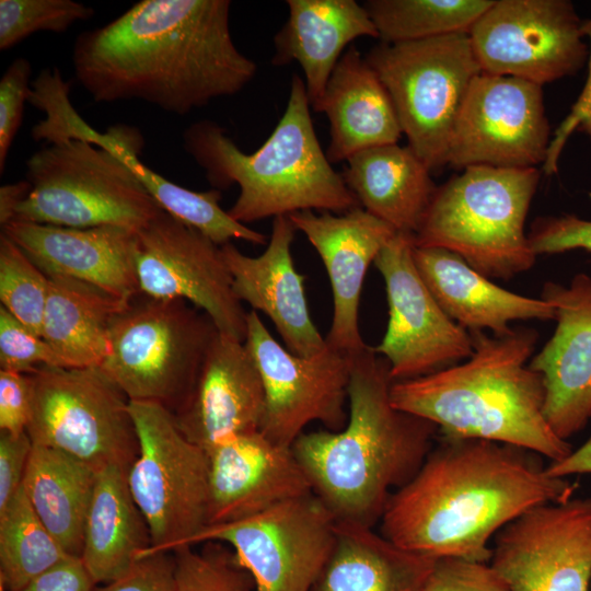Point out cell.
<instances>
[{"label":"cell","mask_w":591,"mask_h":591,"mask_svg":"<svg viewBox=\"0 0 591 591\" xmlns=\"http://www.w3.org/2000/svg\"><path fill=\"white\" fill-rule=\"evenodd\" d=\"M229 0H141L82 32L76 79L97 103L142 101L176 115L241 92L257 65L230 31Z\"/></svg>","instance_id":"obj_1"},{"label":"cell","mask_w":591,"mask_h":591,"mask_svg":"<svg viewBox=\"0 0 591 591\" xmlns=\"http://www.w3.org/2000/svg\"><path fill=\"white\" fill-rule=\"evenodd\" d=\"M573 490L526 449L440 436L416 474L390 496L380 533L432 559L487 563L493 535L533 507L570 499Z\"/></svg>","instance_id":"obj_2"},{"label":"cell","mask_w":591,"mask_h":591,"mask_svg":"<svg viewBox=\"0 0 591 591\" xmlns=\"http://www.w3.org/2000/svg\"><path fill=\"white\" fill-rule=\"evenodd\" d=\"M387 361L373 347L351 357L348 419L291 445L313 494L337 521L374 526L390 496L419 470L438 428L391 402Z\"/></svg>","instance_id":"obj_3"},{"label":"cell","mask_w":591,"mask_h":591,"mask_svg":"<svg viewBox=\"0 0 591 591\" xmlns=\"http://www.w3.org/2000/svg\"><path fill=\"white\" fill-rule=\"evenodd\" d=\"M470 334L473 352L463 363L393 382L392 404L432 422L443 437L511 444L551 462L569 455L570 443L545 418L543 378L529 366L536 331L512 326L502 335Z\"/></svg>","instance_id":"obj_4"},{"label":"cell","mask_w":591,"mask_h":591,"mask_svg":"<svg viewBox=\"0 0 591 591\" xmlns=\"http://www.w3.org/2000/svg\"><path fill=\"white\" fill-rule=\"evenodd\" d=\"M304 80L293 74L287 106L265 142L246 153L219 124L204 119L183 132L186 152L216 189L239 186L228 210L246 224L302 210L344 213L358 207L317 140Z\"/></svg>","instance_id":"obj_5"},{"label":"cell","mask_w":591,"mask_h":591,"mask_svg":"<svg viewBox=\"0 0 591 591\" xmlns=\"http://www.w3.org/2000/svg\"><path fill=\"white\" fill-rule=\"evenodd\" d=\"M541 173L536 167L473 165L437 187L414 234L418 247H441L489 279L508 280L533 267L524 231Z\"/></svg>","instance_id":"obj_6"},{"label":"cell","mask_w":591,"mask_h":591,"mask_svg":"<svg viewBox=\"0 0 591 591\" xmlns=\"http://www.w3.org/2000/svg\"><path fill=\"white\" fill-rule=\"evenodd\" d=\"M25 165L31 188L11 221L138 232L163 211L118 154L89 141L49 143Z\"/></svg>","instance_id":"obj_7"},{"label":"cell","mask_w":591,"mask_h":591,"mask_svg":"<svg viewBox=\"0 0 591 591\" xmlns=\"http://www.w3.org/2000/svg\"><path fill=\"white\" fill-rule=\"evenodd\" d=\"M218 332L187 301L140 292L114 316L100 368L129 401L155 402L174 413L190 394Z\"/></svg>","instance_id":"obj_8"},{"label":"cell","mask_w":591,"mask_h":591,"mask_svg":"<svg viewBox=\"0 0 591 591\" xmlns=\"http://www.w3.org/2000/svg\"><path fill=\"white\" fill-rule=\"evenodd\" d=\"M366 59L391 96L407 146L430 171L448 164L456 117L482 73L468 33L382 42Z\"/></svg>","instance_id":"obj_9"},{"label":"cell","mask_w":591,"mask_h":591,"mask_svg":"<svg viewBox=\"0 0 591 591\" xmlns=\"http://www.w3.org/2000/svg\"><path fill=\"white\" fill-rule=\"evenodd\" d=\"M33 444L65 452L101 471H129L139 441L129 399L101 370L39 367L27 373Z\"/></svg>","instance_id":"obj_10"},{"label":"cell","mask_w":591,"mask_h":591,"mask_svg":"<svg viewBox=\"0 0 591 591\" xmlns=\"http://www.w3.org/2000/svg\"><path fill=\"white\" fill-rule=\"evenodd\" d=\"M129 410L139 452L127 482L151 535L142 556L172 552L189 545L207 525V452L181 432L162 404L129 401Z\"/></svg>","instance_id":"obj_11"},{"label":"cell","mask_w":591,"mask_h":591,"mask_svg":"<svg viewBox=\"0 0 591 591\" xmlns=\"http://www.w3.org/2000/svg\"><path fill=\"white\" fill-rule=\"evenodd\" d=\"M337 520L312 493L250 518L204 528L189 543L229 545L254 591H311L335 543Z\"/></svg>","instance_id":"obj_12"},{"label":"cell","mask_w":591,"mask_h":591,"mask_svg":"<svg viewBox=\"0 0 591 591\" xmlns=\"http://www.w3.org/2000/svg\"><path fill=\"white\" fill-rule=\"evenodd\" d=\"M582 23L567 0H498L468 36L482 72L543 85L584 65Z\"/></svg>","instance_id":"obj_13"},{"label":"cell","mask_w":591,"mask_h":591,"mask_svg":"<svg viewBox=\"0 0 591 591\" xmlns=\"http://www.w3.org/2000/svg\"><path fill=\"white\" fill-rule=\"evenodd\" d=\"M245 345L254 357L265 391V414L260 432L289 447L313 421L326 430L343 429L348 419L351 357L327 346L301 357L282 347L269 333L259 314L246 316Z\"/></svg>","instance_id":"obj_14"},{"label":"cell","mask_w":591,"mask_h":591,"mask_svg":"<svg viewBox=\"0 0 591 591\" xmlns=\"http://www.w3.org/2000/svg\"><path fill=\"white\" fill-rule=\"evenodd\" d=\"M414 246V234L396 232L374 260L385 282L389 322L373 349L387 361L393 382L438 372L473 352L470 332L447 315L419 275Z\"/></svg>","instance_id":"obj_15"},{"label":"cell","mask_w":591,"mask_h":591,"mask_svg":"<svg viewBox=\"0 0 591 591\" xmlns=\"http://www.w3.org/2000/svg\"><path fill=\"white\" fill-rule=\"evenodd\" d=\"M542 85L482 72L456 117L447 163L530 169L544 164L549 147Z\"/></svg>","instance_id":"obj_16"},{"label":"cell","mask_w":591,"mask_h":591,"mask_svg":"<svg viewBox=\"0 0 591 591\" xmlns=\"http://www.w3.org/2000/svg\"><path fill=\"white\" fill-rule=\"evenodd\" d=\"M136 266L141 293L185 300L220 333L245 341L247 312L233 292L220 246L210 239L162 211L137 232Z\"/></svg>","instance_id":"obj_17"},{"label":"cell","mask_w":591,"mask_h":591,"mask_svg":"<svg viewBox=\"0 0 591 591\" xmlns=\"http://www.w3.org/2000/svg\"><path fill=\"white\" fill-rule=\"evenodd\" d=\"M490 566L510 591H591V498L538 505L495 535Z\"/></svg>","instance_id":"obj_18"},{"label":"cell","mask_w":591,"mask_h":591,"mask_svg":"<svg viewBox=\"0 0 591 591\" xmlns=\"http://www.w3.org/2000/svg\"><path fill=\"white\" fill-rule=\"evenodd\" d=\"M541 299L553 305L556 328L529 366L543 378L548 425L568 441L591 418V277L546 282Z\"/></svg>","instance_id":"obj_19"},{"label":"cell","mask_w":591,"mask_h":591,"mask_svg":"<svg viewBox=\"0 0 591 591\" xmlns=\"http://www.w3.org/2000/svg\"><path fill=\"white\" fill-rule=\"evenodd\" d=\"M206 452V526L240 521L313 493L292 449L259 430L229 437Z\"/></svg>","instance_id":"obj_20"},{"label":"cell","mask_w":591,"mask_h":591,"mask_svg":"<svg viewBox=\"0 0 591 591\" xmlns=\"http://www.w3.org/2000/svg\"><path fill=\"white\" fill-rule=\"evenodd\" d=\"M288 217L313 245L328 275L334 310L327 346L349 357L360 354L368 347L358 316L366 275L397 231L360 206L338 215L302 210Z\"/></svg>","instance_id":"obj_21"},{"label":"cell","mask_w":591,"mask_h":591,"mask_svg":"<svg viewBox=\"0 0 591 591\" xmlns=\"http://www.w3.org/2000/svg\"><path fill=\"white\" fill-rule=\"evenodd\" d=\"M173 414L181 432L205 451L229 437L260 430L265 391L245 343L218 332L190 394Z\"/></svg>","instance_id":"obj_22"},{"label":"cell","mask_w":591,"mask_h":591,"mask_svg":"<svg viewBox=\"0 0 591 591\" xmlns=\"http://www.w3.org/2000/svg\"><path fill=\"white\" fill-rule=\"evenodd\" d=\"M297 231L288 216H279L259 256L243 254L232 242L220 248L235 297L269 317L290 352L310 357L323 350L326 341L310 316L305 277L293 264L291 244Z\"/></svg>","instance_id":"obj_23"},{"label":"cell","mask_w":591,"mask_h":591,"mask_svg":"<svg viewBox=\"0 0 591 591\" xmlns=\"http://www.w3.org/2000/svg\"><path fill=\"white\" fill-rule=\"evenodd\" d=\"M47 275L94 285L129 301L138 293L137 232L120 227L67 228L24 221L2 232Z\"/></svg>","instance_id":"obj_24"},{"label":"cell","mask_w":591,"mask_h":591,"mask_svg":"<svg viewBox=\"0 0 591 591\" xmlns=\"http://www.w3.org/2000/svg\"><path fill=\"white\" fill-rule=\"evenodd\" d=\"M413 254L419 275L439 305L468 332L502 335L514 321L555 320V310L547 301L497 286L449 250L414 246Z\"/></svg>","instance_id":"obj_25"},{"label":"cell","mask_w":591,"mask_h":591,"mask_svg":"<svg viewBox=\"0 0 591 591\" xmlns=\"http://www.w3.org/2000/svg\"><path fill=\"white\" fill-rule=\"evenodd\" d=\"M289 16L274 37L275 66L298 62L311 108L316 111L327 82L355 39L379 38L363 4L355 0H288Z\"/></svg>","instance_id":"obj_26"},{"label":"cell","mask_w":591,"mask_h":591,"mask_svg":"<svg viewBox=\"0 0 591 591\" xmlns=\"http://www.w3.org/2000/svg\"><path fill=\"white\" fill-rule=\"evenodd\" d=\"M329 123L326 157L347 161L373 147L397 143L403 135L391 96L367 61L350 46L340 57L316 108Z\"/></svg>","instance_id":"obj_27"},{"label":"cell","mask_w":591,"mask_h":591,"mask_svg":"<svg viewBox=\"0 0 591 591\" xmlns=\"http://www.w3.org/2000/svg\"><path fill=\"white\" fill-rule=\"evenodd\" d=\"M341 175L361 208L397 232L412 234L437 189L429 167L412 148L398 143L354 154Z\"/></svg>","instance_id":"obj_28"},{"label":"cell","mask_w":591,"mask_h":591,"mask_svg":"<svg viewBox=\"0 0 591 591\" xmlns=\"http://www.w3.org/2000/svg\"><path fill=\"white\" fill-rule=\"evenodd\" d=\"M434 560L372 526L337 521L333 549L311 591H421Z\"/></svg>","instance_id":"obj_29"},{"label":"cell","mask_w":591,"mask_h":591,"mask_svg":"<svg viewBox=\"0 0 591 591\" xmlns=\"http://www.w3.org/2000/svg\"><path fill=\"white\" fill-rule=\"evenodd\" d=\"M127 474L117 466L97 473L80 557L96 584L123 576L151 547L150 530Z\"/></svg>","instance_id":"obj_30"},{"label":"cell","mask_w":591,"mask_h":591,"mask_svg":"<svg viewBox=\"0 0 591 591\" xmlns=\"http://www.w3.org/2000/svg\"><path fill=\"white\" fill-rule=\"evenodd\" d=\"M49 277L42 337L69 368L100 367L114 316L130 301L66 276Z\"/></svg>","instance_id":"obj_31"},{"label":"cell","mask_w":591,"mask_h":591,"mask_svg":"<svg viewBox=\"0 0 591 591\" xmlns=\"http://www.w3.org/2000/svg\"><path fill=\"white\" fill-rule=\"evenodd\" d=\"M97 473L65 452L33 444L22 487L36 514L70 556L81 557Z\"/></svg>","instance_id":"obj_32"},{"label":"cell","mask_w":591,"mask_h":591,"mask_svg":"<svg viewBox=\"0 0 591 591\" xmlns=\"http://www.w3.org/2000/svg\"><path fill=\"white\" fill-rule=\"evenodd\" d=\"M131 167L159 207L183 224L190 227L221 246L232 240L264 245L267 237L233 219L219 204L221 192L212 188L195 192L179 186L152 171L129 150L116 152Z\"/></svg>","instance_id":"obj_33"},{"label":"cell","mask_w":591,"mask_h":591,"mask_svg":"<svg viewBox=\"0 0 591 591\" xmlns=\"http://www.w3.org/2000/svg\"><path fill=\"white\" fill-rule=\"evenodd\" d=\"M68 557L21 487L0 510V582L19 591Z\"/></svg>","instance_id":"obj_34"},{"label":"cell","mask_w":591,"mask_h":591,"mask_svg":"<svg viewBox=\"0 0 591 591\" xmlns=\"http://www.w3.org/2000/svg\"><path fill=\"white\" fill-rule=\"evenodd\" d=\"M491 0H369L363 3L383 43L468 33Z\"/></svg>","instance_id":"obj_35"},{"label":"cell","mask_w":591,"mask_h":591,"mask_svg":"<svg viewBox=\"0 0 591 591\" xmlns=\"http://www.w3.org/2000/svg\"><path fill=\"white\" fill-rule=\"evenodd\" d=\"M49 277L5 234H0V300L42 337Z\"/></svg>","instance_id":"obj_36"},{"label":"cell","mask_w":591,"mask_h":591,"mask_svg":"<svg viewBox=\"0 0 591 591\" xmlns=\"http://www.w3.org/2000/svg\"><path fill=\"white\" fill-rule=\"evenodd\" d=\"M172 553L175 591H254L252 576L224 543L209 541L199 551L182 545Z\"/></svg>","instance_id":"obj_37"},{"label":"cell","mask_w":591,"mask_h":591,"mask_svg":"<svg viewBox=\"0 0 591 591\" xmlns=\"http://www.w3.org/2000/svg\"><path fill=\"white\" fill-rule=\"evenodd\" d=\"M93 15V8L72 0H0V50L37 32H67Z\"/></svg>","instance_id":"obj_38"},{"label":"cell","mask_w":591,"mask_h":591,"mask_svg":"<svg viewBox=\"0 0 591 591\" xmlns=\"http://www.w3.org/2000/svg\"><path fill=\"white\" fill-rule=\"evenodd\" d=\"M44 366L70 369L43 337L0 305L1 370L31 373Z\"/></svg>","instance_id":"obj_39"},{"label":"cell","mask_w":591,"mask_h":591,"mask_svg":"<svg viewBox=\"0 0 591 591\" xmlns=\"http://www.w3.org/2000/svg\"><path fill=\"white\" fill-rule=\"evenodd\" d=\"M31 62L14 59L0 79V173H3L11 144L23 120L24 104L31 92Z\"/></svg>","instance_id":"obj_40"},{"label":"cell","mask_w":591,"mask_h":591,"mask_svg":"<svg viewBox=\"0 0 591 591\" xmlns=\"http://www.w3.org/2000/svg\"><path fill=\"white\" fill-rule=\"evenodd\" d=\"M421 591H510L487 563L463 558H439Z\"/></svg>","instance_id":"obj_41"},{"label":"cell","mask_w":591,"mask_h":591,"mask_svg":"<svg viewBox=\"0 0 591 591\" xmlns=\"http://www.w3.org/2000/svg\"><path fill=\"white\" fill-rule=\"evenodd\" d=\"M528 236L536 255L572 250L591 252V220L572 215L538 218Z\"/></svg>","instance_id":"obj_42"},{"label":"cell","mask_w":591,"mask_h":591,"mask_svg":"<svg viewBox=\"0 0 591 591\" xmlns=\"http://www.w3.org/2000/svg\"><path fill=\"white\" fill-rule=\"evenodd\" d=\"M94 591H175L174 555L172 552L147 554L123 576Z\"/></svg>","instance_id":"obj_43"},{"label":"cell","mask_w":591,"mask_h":591,"mask_svg":"<svg viewBox=\"0 0 591 591\" xmlns=\"http://www.w3.org/2000/svg\"><path fill=\"white\" fill-rule=\"evenodd\" d=\"M582 34L590 40L589 72L584 88L572 105L570 113L561 121L551 139L543 173L552 175L558 171L561 151L575 130L587 134L591 139V18L582 23Z\"/></svg>","instance_id":"obj_44"},{"label":"cell","mask_w":591,"mask_h":591,"mask_svg":"<svg viewBox=\"0 0 591 591\" xmlns=\"http://www.w3.org/2000/svg\"><path fill=\"white\" fill-rule=\"evenodd\" d=\"M31 409L27 373L0 370V431L26 432Z\"/></svg>","instance_id":"obj_45"},{"label":"cell","mask_w":591,"mask_h":591,"mask_svg":"<svg viewBox=\"0 0 591 591\" xmlns=\"http://www.w3.org/2000/svg\"><path fill=\"white\" fill-rule=\"evenodd\" d=\"M33 449L27 432L12 434L0 431V510L20 490Z\"/></svg>","instance_id":"obj_46"},{"label":"cell","mask_w":591,"mask_h":591,"mask_svg":"<svg viewBox=\"0 0 591 591\" xmlns=\"http://www.w3.org/2000/svg\"><path fill=\"white\" fill-rule=\"evenodd\" d=\"M96 586L81 558L70 556L19 591H94Z\"/></svg>","instance_id":"obj_47"},{"label":"cell","mask_w":591,"mask_h":591,"mask_svg":"<svg viewBox=\"0 0 591 591\" xmlns=\"http://www.w3.org/2000/svg\"><path fill=\"white\" fill-rule=\"evenodd\" d=\"M546 472L553 477L563 478L573 474H591V437L565 459L549 462Z\"/></svg>","instance_id":"obj_48"},{"label":"cell","mask_w":591,"mask_h":591,"mask_svg":"<svg viewBox=\"0 0 591 591\" xmlns=\"http://www.w3.org/2000/svg\"><path fill=\"white\" fill-rule=\"evenodd\" d=\"M30 183L26 179L0 188V223L1 227L12 220L16 205L28 194Z\"/></svg>","instance_id":"obj_49"},{"label":"cell","mask_w":591,"mask_h":591,"mask_svg":"<svg viewBox=\"0 0 591 591\" xmlns=\"http://www.w3.org/2000/svg\"><path fill=\"white\" fill-rule=\"evenodd\" d=\"M5 590H7V589H5V587L3 586V583L0 582V591H5Z\"/></svg>","instance_id":"obj_50"}]
</instances>
